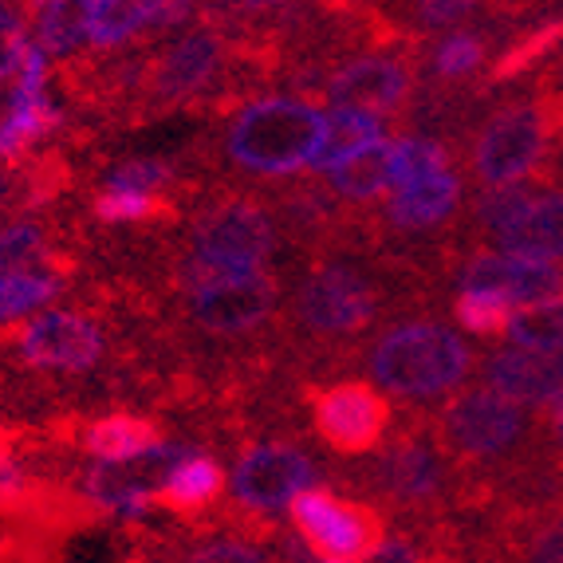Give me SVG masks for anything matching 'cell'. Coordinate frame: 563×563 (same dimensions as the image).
<instances>
[{"label": "cell", "instance_id": "obj_32", "mask_svg": "<svg viewBox=\"0 0 563 563\" xmlns=\"http://www.w3.org/2000/svg\"><path fill=\"white\" fill-rule=\"evenodd\" d=\"M453 320L477 339H500L512 320V308L493 291H461L453 300Z\"/></svg>", "mask_w": 563, "mask_h": 563}, {"label": "cell", "instance_id": "obj_8", "mask_svg": "<svg viewBox=\"0 0 563 563\" xmlns=\"http://www.w3.org/2000/svg\"><path fill=\"white\" fill-rule=\"evenodd\" d=\"M311 430L339 457L375 453L395 430V406L378 386L363 378H343L320 390H308Z\"/></svg>", "mask_w": 563, "mask_h": 563}, {"label": "cell", "instance_id": "obj_17", "mask_svg": "<svg viewBox=\"0 0 563 563\" xmlns=\"http://www.w3.org/2000/svg\"><path fill=\"white\" fill-rule=\"evenodd\" d=\"M225 488H229L225 465H221L213 453L181 450L169 465H162L154 497H158V508H166L174 517L198 520L201 512L221 505Z\"/></svg>", "mask_w": 563, "mask_h": 563}, {"label": "cell", "instance_id": "obj_38", "mask_svg": "<svg viewBox=\"0 0 563 563\" xmlns=\"http://www.w3.org/2000/svg\"><path fill=\"white\" fill-rule=\"evenodd\" d=\"M36 505V485H32L24 461L16 457L12 438L0 433V512H24Z\"/></svg>", "mask_w": 563, "mask_h": 563}, {"label": "cell", "instance_id": "obj_6", "mask_svg": "<svg viewBox=\"0 0 563 563\" xmlns=\"http://www.w3.org/2000/svg\"><path fill=\"white\" fill-rule=\"evenodd\" d=\"M453 457L433 438L430 426L390 433L366 465V481L375 485L378 500L398 512H426L442 508L453 493Z\"/></svg>", "mask_w": 563, "mask_h": 563}, {"label": "cell", "instance_id": "obj_28", "mask_svg": "<svg viewBox=\"0 0 563 563\" xmlns=\"http://www.w3.org/2000/svg\"><path fill=\"white\" fill-rule=\"evenodd\" d=\"M505 339H512L525 351H560L563 355V296L517 308Z\"/></svg>", "mask_w": 563, "mask_h": 563}, {"label": "cell", "instance_id": "obj_9", "mask_svg": "<svg viewBox=\"0 0 563 563\" xmlns=\"http://www.w3.org/2000/svg\"><path fill=\"white\" fill-rule=\"evenodd\" d=\"M320 481V465L291 442H253L236 453L229 470V497L244 517L284 512L303 488Z\"/></svg>", "mask_w": 563, "mask_h": 563}, {"label": "cell", "instance_id": "obj_13", "mask_svg": "<svg viewBox=\"0 0 563 563\" xmlns=\"http://www.w3.org/2000/svg\"><path fill=\"white\" fill-rule=\"evenodd\" d=\"M20 358L36 371H91L107 351L99 323L84 311H44L20 323L16 331Z\"/></svg>", "mask_w": 563, "mask_h": 563}, {"label": "cell", "instance_id": "obj_31", "mask_svg": "<svg viewBox=\"0 0 563 563\" xmlns=\"http://www.w3.org/2000/svg\"><path fill=\"white\" fill-rule=\"evenodd\" d=\"M59 288L64 280L56 273H0V328L52 303Z\"/></svg>", "mask_w": 563, "mask_h": 563}, {"label": "cell", "instance_id": "obj_48", "mask_svg": "<svg viewBox=\"0 0 563 563\" xmlns=\"http://www.w3.org/2000/svg\"><path fill=\"white\" fill-rule=\"evenodd\" d=\"M493 4H508V0H493Z\"/></svg>", "mask_w": 563, "mask_h": 563}, {"label": "cell", "instance_id": "obj_4", "mask_svg": "<svg viewBox=\"0 0 563 563\" xmlns=\"http://www.w3.org/2000/svg\"><path fill=\"white\" fill-rule=\"evenodd\" d=\"M563 131V95L548 91L544 99L500 107L493 119L481 126L470 146L473 178L493 186H512L536 174V166L548 158L552 139Z\"/></svg>", "mask_w": 563, "mask_h": 563}, {"label": "cell", "instance_id": "obj_18", "mask_svg": "<svg viewBox=\"0 0 563 563\" xmlns=\"http://www.w3.org/2000/svg\"><path fill=\"white\" fill-rule=\"evenodd\" d=\"M505 256H528V261H560L563 256V189L536 194L520 217H512L497 236Z\"/></svg>", "mask_w": 563, "mask_h": 563}, {"label": "cell", "instance_id": "obj_42", "mask_svg": "<svg viewBox=\"0 0 563 563\" xmlns=\"http://www.w3.org/2000/svg\"><path fill=\"white\" fill-rule=\"evenodd\" d=\"M363 563H426V555H422V548L413 544V540H406V536H395V532H386L383 544H378L375 552L366 555Z\"/></svg>", "mask_w": 563, "mask_h": 563}, {"label": "cell", "instance_id": "obj_33", "mask_svg": "<svg viewBox=\"0 0 563 563\" xmlns=\"http://www.w3.org/2000/svg\"><path fill=\"white\" fill-rule=\"evenodd\" d=\"M517 563H563V505L528 520L517 540Z\"/></svg>", "mask_w": 563, "mask_h": 563}, {"label": "cell", "instance_id": "obj_39", "mask_svg": "<svg viewBox=\"0 0 563 563\" xmlns=\"http://www.w3.org/2000/svg\"><path fill=\"white\" fill-rule=\"evenodd\" d=\"M111 189H131V194H166L174 186V166L162 158H134V162H122L114 169L111 178H107Z\"/></svg>", "mask_w": 563, "mask_h": 563}, {"label": "cell", "instance_id": "obj_19", "mask_svg": "<svg viewBox=\"0 0 563 563\" xmlns=\"http://www.w3.org/2000/svg\"><path fill=\"white\" fill-rule=\"evenodd\" d=\"M79 445L99 465H134V461L158 453L166 445V438H162V430L151 418H139V413H103V418H95V422L84 426Z\"/></svg>", "mask_w": 563, "mask_h": 563}, {"label": "cell", "instance_id": "obj_27", "mask_svg": "<svg viewBox=\"0 0 563 563\" xmlns=\"http://www.w3.org/2000/svg\"><path fill=\"white\" fill-rule=\"evenodd\" d=\"M91 213L103 225H139V221H174L178 206L166 194H131V189L103 186L95 194Z\"/></svg>", "mask_w": 563, "mask_h": 563}, {"label": "cell", "instance_id": "obj_25", "mask_svg": "<svg viewBox=\"0 0 563 563\" xmlns=\"http://www.w3.org/2000/svg\"><path fill=\"white\" fill-rule=\"evenodd\" d=\"M99 0H47V9L36 16L40 47L44 56H71L91 32V16Z\"/></svg>", "mask_w": 563, "mask_h": 563}, {"label": "cell", "instance_id": "obj_45", "mask_svg": "<svg viewBox=\"0 0 563 563\" xmlns=\"http://www.w3.org/2000/svg\"><path fill=\"white\" fill-rule=\"evenodd\" d=\"M280 4H291V0H225V12H264Z\"/></svg>", "mask_w": 563, "mask_h": 563}, {"label": "cell", "instance_id": "obj_20", "mask_svg": "<svg viewBox=\"0 0 563 563\" xmlns=\"http://www.w3.org/2000/svg\"><path fill=\"white\" fill-rule=\"evenodd\" d=\"M461 201V178L453 169L438 174L430 181H418V186L395 189L383 206L386 225L398 229V233H422V229H433L450 221L453 209Z\"/></svg>", "mask_w": 563, "mask_h": 563}, {"label": "cell", "instance_id": "obj_47", "mask_svg": "<svg viewBox=\"0 0 563 563\" xmlns=\"http://www.w3.org/2000/svg\"><path fill=\"white\" fill-rule=\"evenodd\" d=\"M560 95H563V64H560Z\"/></svg>", "mask_w": 563, "mask_h": 563}, {"label": "cell", "instance_id": "obj_46", "mask_svg": "<svg viewBox=\"0 0 563 563\" xmlns=\"http://www.w3.org/2000/svg\"><path fill=\"white\" fill-rule=\"evenodd\" d=\"M24 4H29V12H32V16H40V12L47 9V0H24Z\"/></svg>", "mask_w": 563, "mask_h": 563}, {"label": "cell", "instance_id": "obj_2", "mask_svg": "<svg viewBox=\"0 0 563 563\" xmlns=\"http://www.w3.org/2000/svg\"><path fill=\"white\" fill-rule=\"evenodd\" d=\"M323 111L300 95L249 99L229 119L221 154L249 178H291L316 162L323 142Z\"/></svg>", "mask_w": 563, "mask_h": 563}, {"label": "cell", "instance_id": "obj_12", "mask_svg": "<svg viewBox=\"0 0 563 563\" xmlns=\"http://www.w3.org/2000/svg\"><path fill=\"white\" fill-rule=\"evenodd\" d=\"M276 303H280V284L268 268L244 276V280L186 291L189 323L213 339L253 335L276 316Z\"/></svg>", "mask_w": 563, "mask_h": 563}, {"label": "cell", "instance_id": "obj_24", "mask_svg": "<svg viewBox=\"0 0 563 563\" xmlns=\"http://www.w3.org/2000/svg\"><path fill=\"white\" fill-rule=\"evenodd\" d=\"M560 44H563V20H544V24L520 32V36L493 59V67H488V76L481 87H500V84H512V79L528 76V71H536Z\"/></svg>", "mask_w": 563, "mask_h": 563}, {"label": "cell", "instance_id": "obj_41", "mask_svg": "<svg viewBox=\"0 0 563 563\" xmlns=\"http://www.w3.org/2000/svg\"><path fill=\"white\" fill-rule=\"evenodd\" d=\"M413 4H418V20L426 29H450L470 16L477 0H413Z\"/></svg>", "mask_w": 563, "mask_h": 563}, {"label": "cell", "instance_id": "obj_29", "mask_svg": "<svg viewBox=\"0 0 563 563\" xmlns=\"http://www.w3.org/2000/svg\"><path fill=\"white\" fill-rule=\"evenodd\" d=\"M280 209L288 229H296L300 236H311V241H320V236H328L339 225V209L335 198H331V189L311 186V181L291 186L280 198Z\"/></svg>", "mask_w": 563, "mask_h": 563}, {"label": "cell", "instance_id": "obj_7", "mask_svg": "<svg viewBox=\"0 0 563 563\" xmlns=\"http://www.w3.org/2000/svg\"><path fill=\"white\" fill-rule=\"evenodd\" d=\"M288 525L303 552L331 563H363L386 536L383 512L375 505L343 497L328 485L303 488L288 505Z\"/></svg>", "mask_w": 563, "mask_h": 563}, {"label": "cell", "instance_id": "obj_5", "mask_svg": "<svg viewBox=\"0 0 563 563\" xmlns=\"http://www.w3.org/2000/svg\"><path fill=\"white\" fill-rule=\"evenodd\" d=\"M383 316V288L351 261H316L300 276L291 323L311 343H347Z\"/></svg>", "mask_w": 563, "mask_h": 563}, {"label": "cell", "instance_id": "obj_23", "mask_svg": "<svg viewBox=\"0 0 563 563\" xmlns=\"http://www.w3.org/2000/svg\"><path fill=\"white\" fill-rule=\"evenodd\" d=\"M375 142H383V119H378V114L339 107V111L323 122V142L311 166L320 169V174H328V169L343 166V162L363 154L366 146H375Z\"/></svg>", "mask_w": 563, "mask_h": 563}, {"label": "cell", "instance_id": "obj_35", "mask_svg": "<svg viewBox=\"0 0 563 563\" xmlns=\"http://www.w3.org/2000/svg\"><path fill=\"white\" fill-rule=\"evenodd\" d=\"M47 261V236L32 221L0 229V273H36V264Z\"/></svg>", "mask_w": 563, "mask_h": 563}, {"label": "cell", "instance_id": "obj_40", "mask_svg": "<svg viewBox=\"0 0 563 563\" xmlns=\"http://www.w3.org/2000/svg\"><path fill=\"white\" fill-rule=\"evenodd\" d=\"M24 52H29L24 20L0 4V84H4V79H16L20 64H24Z\"/></svg>", "mask_w": 563, "mask_h": 563}, {"label": "cell", "instance_id": "obj_43", "mask_svg": "<svg viewBox=\"0 0 563 563\" xmlns=\"http://www.w3.org/2000/svg\"><path fill=\"white\" fill-rule=\"evenodd\" d=\"M194 4L198 0H162V9H158V16H154V24H151V32H169V29H178L181 20L194 12Z\"/></svg>", "mask_w": 563, "mask_h": 563}, {"label": "cell", "instance_id": "obj_34", "mask_svg": "<svg viewBox=\"0 0 563 563\" xmlns=\"http://www.w3.org/2000/svg\"><path fill=\"white\" fill-rule=\"evenodd\" d=\"M174 563H280L264 544H253L244 536H206L181 548Z\"/></svg>", "mask_w": 563, "mask_h": 563}, {"label": "cell", "instance_id": "obj_11", "mask_svg": "<svg viewBox=\"0 0 563 563\" xmlns=\"http://www.w3.org/2000/svg\"><path fill=\"white\" fill-rule=\"evenodd\" d=\"M413 71H418V56L410 47L406 52L375 47V52H363V56H351L347 64H339L320 95L335 107L383 119V114H395L406 107L413 91Z\"/></svg>", "mask_w": 563, "mask_h": 563}, {"label": "cell", "instance_id": "obj_16", "mask_svg": "<svg viewBox=\"0 0 563 563\" xmlns=\"http://www.w3.org/2000/svg\"><path fill=\"white\" fill-rule=\"evenodd\" d=\"M481 386L517 402L520 410H544L563 395V355L560 351H497L481 363Z\"/></svg>", "mask_w": 563, "mask_h": 563}, {"label": "cell", "instance_id": "obj_21", "mask_svg": "<svg viewBox=\"0 0 563 563\" xmlns=\"http://www.w3.org/2000/svg\"><path fill=\"white\" fill-rule=\"evenodd\" d=\"M154 485L158 481L131 465H95L84 477V500H91L99 512H111V517L142 520L151 508H158Z\"/></svg>", "mask_w": 563, "mask_h": 563}, {"label": "cell", "instance_id": "obj_44", "mask_svg": "<svg viewBox=\"0 0 563 563\" xmlns=\"http://www.w3.org/2000/svg\"><path fill=\"white\" fill-rule=\"evenodd\" d=\"M544 438L552 445V453L563 461V395L552 406H544Z\"/></svg>", "mask_w": 563, "mask_h": 563}, {"label": "cell", "instance_id": "obj_30", "mask_svg": "<svg viewBox=\"0 0 563 563\" xmlns=\"http://www.w3.org/2000/svg\"><path fill=\"white\" fill-rule=\"evenodd\" d=\"M450 146L433 139H398L390 146V189L418 186L450 169Z\"/></svg>", "mask_w": 563, "mask_h": 563}, {"label": "cell", "instance_id": "obj_26", "mask_svg": "<svg viewBox=\"0 0 563 563\" xmlns=\"http://www.w3.org/2000/svg\"><path fill=\"white\" fill-rule=\"evenodd\" d=\"M158 9H162V0H99L91 16V32H87V44L99 47V52L119 47L122 40L139 36L142 29H151Z\"/></svg>", "mask_w": 563, "mask_h": 563}, {"label": "cell", "instance_id": "obj_37", "mask_svg": "<svg viewBox=\"0 0 563 563\" xmlns=\"http://www.w3.org/2000/svg\"><path fill=\"white\" fill-rule=\"evenodd\" d=\"M485 64V36L477 32H453L433 47V71L442 79H465Z\"/></svg>", "mask_w": 563, "mask_h": 563}, {"label": "cell", "instance_id": "obj_14", "mask_svg": "<svg viewBox=\"0 0 563 563\" xmlns=\"http://www.w3.org/2000/svg\"><path fill=\"white\" fill-rule=\"evenodd\" d=\"M59 126H64V114L47 99V56L40 44H29L9 111L0 114V162H20L40 139H47Z\"/></svg>", "mask_w": 563, "mask_h": 563}, {"label": "cell", "instance_id": "obj_1", "mask_svg": "<svg viewBox=\"0 0 563 563\" xmlns=\"http://www.w3.org/2000/svg\"><path fill=\"white\" fill-rule=\"evenodd\" d=\"M473 371L470 343L442 323L410 320L383 331L366 351V378L398 402H438L457 395Z\"/></svg>", "mask_w": 563, "mask_h": 563}, {"label": "cell", "instance_id": "obj_36", "mask_svg": "<svg viewBox=\"0 0 563 563\" xmlns=\"http://www.w3.org/2000/svg\"><path fill=\"white\" fill-rule=\"evenodd\" d=\"M532 198H536V189L528 186V181L493 186V189H485V194H481V201L473 206V221H477V229L485 236H497L500 229L512 221V217H520V209H525Z\"/></svg>", "mask_w": 563, "mask_h": 563}, {"label": "cell", "instance_id": "obj_10", "mask_svg": "<svg viewBox=\"0 0 563 563\" xmlns=\"http://www.w3.org/2000/svg\"><path fill=\"white\" fill-rule=\"evenodd\" d=\"M276 217L256 198H217L189 221V253L229 256V261L268 268L276 256Z\"/></svg>", "mask_w": 563, "mask_h": 563}, {"label": "cell", "instance_id": "obj_15", "mask_svg": "<svg viewBox=\"0 0 563 563\" xmlns=\"http://www.w3.org/2000/svg\"><path fill=\"white\" fill-rule=\"evenodd\" d=\"M461 291H493L517 311L528 308V303L563 296V264L505 253H477L461 268Z\"/></svg>", "mask_w": 563, "mask_h": 563}, {"label": "cell", "instance_id": "obj_3", "mask_svg": "<svg viewBox=\"0 0 563 563\" xmlns=\"http://www.w3.org/2000/svg\"><path fill=\"white\" fill-rule=\"evenodd\" d=\"M430 430L457 470H473V465L488 470V465H505V461L520 457L532 422L517 402L493 395L488 386H470V390L445 398Z\"/></svg>", "mask_w": 563, "mask_h": 563}, {"label": "cell", "instance_id": "obj_22", "mask_svg": "<svg viewBox=\"0 0 563 563\" xmlns=\"http://www.w3.org/2000/svg\"><path fill=\"white\" fill-rule=\"evenodd\" d=\"M390 146L395 142H375L363 154L347 158L343 166L328 169V189L335 201H351V206H366V201L383 198L390 189Z\"/></svg>", "mask_w": 563, "mask_h": 563}]
</instances>
